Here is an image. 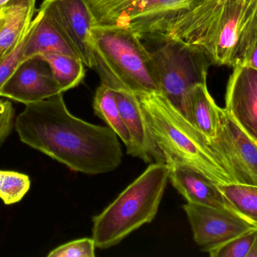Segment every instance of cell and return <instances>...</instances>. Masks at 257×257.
I'll return each mask as SVG.
<instances>
[{"mask_svg":"<svg viewBox=\"0 0 257 257\" xmlns=\"http://www.w3.org/2000/svg\"><path fill=\"white\" fill-rule=\"evenodd\" d=\"M114 92L120 114L131 136V147L126 151L128 155L140 158L145 163H166L148 129L137 95L119 89Z\"/></svg>","mask_w":257,"mask_h":257,"instance_id":"cell-14","label":"cell"},{"mask_svg":"<svg viewBox=\"0 0 257 257\" xmlns=\"http://www.w3.org/2000/svg\"><path fill=\"white\" fill-rule=\"evenodd\" d=\"M4 15H3V9H2L1 12H0V31H1L2 29H3V26H4Z\"/></svg>","mask_w":257,"mask_h":257,"instance_id":"cell-28","label":"cell"},{"mask_svg":"<svg viewBox=\"0 0 257 257\" xmlns=\"http://www.w3.org/2000/svg\"><path fill=\"white\" fill-rule=\"evenodd\" d=\"M95 26L125 29L141 39H179L190 14L203 0H87Z\"/></svg>","mask_w":257,"mask_h":257,"instance_id":"cell-6","label":"cell"},{"mask_svg":"<svg viewBox=\"0 0 257 257\" xmlns=\"http://www.w3.org/2000/svg\"><path fill=\"white\" fill-rule=\"evenodd\" d=\"M147 125L166 163L194 167L217 185L235 184L232 170L214 143L160 92L137 95Z\"/></svg>","mask_w":257,"mask_h":257,"instance_id":"cell-3","label":"cell"},{"mask_svg":"<svg viewBox=\"0 0 257 257\" xmlns=\"http://www.w3.org/2000/svg\"><path fill=\"white\" fill-rule=\"evenodd\" d=\"M9 1V0H0V12H1L2 9H3V7L6 6V3Z\"/></svg>","mask_w":257,"mask_h":257,"instance_id":"cell-29","label":"cell"},{"mask_svg":"<svg viewBox=\"0 0 257 257\" xmlns=\"http://www.w3.org/2000/svg\"><path fill=\"white\" fill-rule=\"evenodd\" d=\"M93 110L95 115L103 120L123 141L128 151L131 147V136L120 114L112 89L101 83L95 93Z\"/></svg>","mask_w":257,"mask_h":257,"instance_id":"cell-18","label":"cell"},{"mask_svg":"<svg viewBox=\"0 0 257 257\" xmlns=\"http://www.w3.org/2000/svg\"><path fill=\"white\" fill-rule=\"evenodd\" d=\"M36 0H9L3 7L5 24L0 31V56L18 42L29 28Z\"/></svg>","mask_w":257,"mask_h":257,"instance_id":"cell-17","label":"cell"},{"mask_svg":"<svg viewBox=\"0 0 257 257\" xmlns=\"http://www.w3.org/2000/svg\"><path fill=\"white\" fill-rule=\"evenodd\" d=\"M178 40L202 50L213 65L244 66L257 41V0H203Z\"/></svg>","mask_w":257,"mask_h":257,"instance_id":"cell-2","label":"cell"},{"mask_svg":"<svg viewBox=\"0 0 257 257\" xmlns=\"http://www.w3.org/2000/svg\"><path fill=\"white\" fill-rule=\"evenodd\" d=\"M39 11L75 50L84 65L93 68L95 20L87 0H44Z\"/></svg>","mask_w":257,"mask_h":257,"instance_id":"cell-8","label":"cell"},{"mask_svg":"<svg viewBox=\"0 0 257 257\" xmlns=\"http://www.w3.org/2000/svg\"><path fill=\"white\" fill-rule=\"evenodd\" d=\"M96 245L93 238H84L66 243L51 250L48 257H94Z\"/></svg>","mask_w":257,"mask_h":257,"instance_id":"cell-24","label":"cell"},{"mask_svg":"<svg viewBox=\"0 0 257 257\" xmlns=\"http://www.w3.org/2000/svg\"><path fill=\"white\" fill-rule=\"evenodd\" d=\"M166 164L169 167V181L188 203L228 210L238 214L219 185L208 177L184 163L172 161Z\"/></svg>","mask_w":257,"mask_h":257,"instance_id":"cell-13","label":"cell"},{"mask_svg":"<svg viewBox=\"0 0 257 257\" xmlns=\"http://www.w3.org/2000/svg\"><path fill=\"white\" fill-rule=\"evenodd\" d=\"M61 93L63 92L54 79L49 65L36 56L24 59L20 63L3 86L0 97L26 105Z\"/></svg>","mask_w":257,"mask_h":257,"instance_id":"cell-11","label":"cell"},{"mask_svg":"<svg viewBox=\"0 0 257 257\" xmlns=\"http://www.w3.org/2000/svg\"><path fill=\"white\" fill-rule=\"evenodd\" d=\"M15 109L9 101L0 100V148L15 128Z\"/></svg>","mask_w":257,"mask_h":257,"instance_id":"cell-25","label":"cell"},{"mask_svg":"<svg viewBox=\"0 0 257 257\" xmlns=\"http://www.w3.org/2000/svg\"><path fill=\"white\" fill-rule=\"evenodd\" d=\"M169 167L151 163L102 213L93 217L92 238L96 247L117 245L155 218L169 182Z\"/></svg>","mask_w":257,"mask_h":257,"instance_id":"cell-5","label":"cell"},{"mask_svg":"<svg viewBox=\"0 0 257 257\" xmlns=\"http://www.w3.org/2000/svg\"><path fill=\"white\" fill-rule=\"evenodd\" d=\"M211 141L230 167L235 184L257 186V143L224 108L219 110L217 136Z\"/></svg>","mask_w":257,"mask_h":257,"instance_id":"cell-10","label":"cell"},{"mask_svg":"<svg viewBox=\"0 0 257 257\" xmlns=\"http://www.w3.org/2000/svg\"><path fill=\"white\" fill-rule=\"evenodd\" d=\"M30 29V25L18 42L9 51L0 56V93L6 81L24 60V46L28 38Z\"/></svg>","mask_w":257,"mask_h":257,"instance_id":"cell-22","label":"cell"},{"mask_svg":"<svg viewBox=\"0 0 257 257\" xmlns=\"http://www.w3.org/2000/svg\"><path fill=\"white\" fill-rule=\"evenodd\" d=\"M225 110L257 143V70L244 65L233 68L226 86Z\"/></svg>","mask_w":257,"mask_h":257,"instance_id":"cell-12","label":"cell"},{"mask_svg":"<svg viewBox=\"0 0 257 257\" xmlns=\"http://www.w3.org/2000/svg\"><path fill=\"white\" fill-rule=\"evenodd\" d=\"M195 242L203 252L219 247L257 227L232 211L197 204L183 206Z\"/></svg>","mask_w":257,"mask_h":257,"instance_id":"cell-9","label":"cell"},{"mask_svg":"<svg viewBox=\"0 0 257 257\" xmlns=\"http://www.w3.org/2000/svg\"><path fill=\"white\" fill-rule=\"evenodd\" d=\"M51 68L53 76L63 93L77 87L85 75L84 63L81 59L63 54H45L38 56Z\"/></svg>","mask_w":257,"mask_h":257,"instance_id":"cell-19","label":"cell"},{"mask_svg":"<svg viewBox=\"0 0 257 257\" xmlns=\"http://www.w3.org/2000/svg\"><path fill=\"white\" fill-rule=\"evenodd\" d=\"M31 187L27 175L0 170V199L5 205H11L21 202Z\"/></svg>","mask_w":257,"mask_h":257,"instance_id":"cell-21","label":"cell"},{"mask_svg":"<svg viewBox=\"0 0 257 257\" xmlns=\"http://www.w3.org/2000/svg\"><path fill=\"white\" fill-rule=\"evenodd\" d=\"M15 129L24 144L89 175L109 173L120 165L123 150L108 126L93 125L68 110L63 93L26 104Z\"/></svg>","mask_w":257,"mask_h":257,"instance_id":"cell-1","label":"cell"},{"mask_svg":"<svg viewBox=\"0 0 257 257\" xmlns=\"http://www.w3.org/2000/svg\"><path fill=\"white\" fill-rule=\"evenodd\" d=\"M257 256V233L256 238H255L254 242H253V246L249 252L248 256L247 257H256Z\"/></svg>","mask_w":257,"mask_h":257,"instance_id":"cell-27","label":"cell"},{"mask_svg":"<svg viewBox=\"0 0 257 257\" xmlns=\"http://www.w3.org/2000/svg\"><path fill=\"white\" fill-rule=\"evenodd\" d=\"M151 51L157 65L160 93L187 118L190 91L198 84L207 83L213 63L202 50L176 39L156 42Z\"/></svg>","mask_w":257,"mask_h":257,"instance_id":"cell-7","label":"cell"},{"mask_svg":"<svg viewBox=\"0 0 257 257\" xmlns=\"http://www.w3.org/2000/svg\"><path fill=\"white\" fill-rule=\"evenodd\" d=\"M246 65L257 70V41L256 44H255L253 51H252L251 55H250V58H249L248 61H247Z\"/></svg>","mask_w":257,"mask_h":257,"instance_id":"cell-26","label":"cell"},{"mask_svg":"<svg viewBox=\"0 0 257 257\" xmlns=\"http://www.w3.org/2000/svg\"><path fill=\"white\" fill-rule=\"evenodd\" d=\"M63 54L78 57L79 55L68 43L61 33L38 11L30 24V33L24 46V59L45 54Z\"/></svg>","mask_w":257,"mask_h":257,"instance_id":"cell-15","label":"cell"},{"mask_svg":"<svg viewBox=\"0 0 257 257\" xmlns=\"http://www.w3.org/2000/svg\"><path fill=\"white\" fill-rule=\"evenodd\" d=\"M256 233L257 229L215 247L208 253L211 257H247Z\"/></svg>","mask_w":257,"mask_h":257,"instance_id":"cell-23","label":"cell"},{"mask_svg":"<svg viewBox=\"0 0 257 257\" xmlns=\"http://www.w3.org/2000/svg\"><path fill=\"white\" fill-rule=\"evenodd\" d=\"M219 110L220 107L208 92L207 83L196 84L190 91L186 119L210 140L217 136Z\"/></svg>","mask_w":257,"mask_h":257,"instance_id":"cell-16","label":"cell"},{"mask_svg":"<svg viewBox=\"0 0 257 257\" xmlns=\"http://www.w3.org/2000/svg\"><path fill=\"white\" fill-rule=\"evenodd\" d=\"M219 189L236 212L257 227V186L229 184Z\"/></svg>","mask_w":257,"mask_h":257,"instance_id":"cell-20","label":"cell"},{"mask_svg":"<svg viewBox=\"0 0 257 257\" xmlns=\"http://www.w3.org/2000/svg\"><path fill=\"white\" fill-rule=\"evenodd\" d=\"M94 69L101 83L136 95L160 92L152 53L133 32L116 27H93Z\"/></svg>","mask_w":257,"mask_h":257,"instance_id":"cell-4","label":"cell"}]
</instances>
